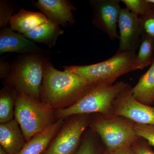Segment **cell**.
<instances>
[{
  "label": "cell",
  "instance_id": "6da1fadb",
  "mask_svg": "<svg viewBox=\"0 0 154 154\" xmlns=\"http://www.w3.org/2000/svg\"><path fill=\"white\" fill-rule=\"evenodd\" d=\"M96 84L69 71L59 70L48 60L45 68L40 98L42 103L52 109H61L76 102Z\"/></svg>",
  "mask_w": 154,
  "mask_h": 154
},
{
  "label": "cell",
  "instance_id": "7a4b0ae2",
  "mask_svg": "<svg viewBox=\"0 0 154 154\" xmlns=\"http://www.w3.org/2000/svg\"><path fill=\"white\" fill-rule=\"evenodd\" d=\"M128 85L123 81L116 83L105 81L97 83L73 104L59 109L57 116L59 119H64L72 115L94 113L111 115L115 99Z\"/></svg>",
  "mask_w": 154,
  "mask_h": 154
},
{
  "label": "cell",
  "instance_id": "3957f363",
  "mask_svg": "<svg viewBox=\"0 0 154 154\" xmlns=\"http://www.w3.org/2000/svg\"><path fill=\"white\" fill-rule=\"evenodd\" d=\"M45 54H22L12 64L6 85L39 101L45 68L48 59Z\"/></svg>",
  "mask_w": 154,
  "mask_h": 154
},
{
  "label": "cell",
  "instance_id": "277c9868",
  "mask_svg": "<svg viewBox=\"0 0 154 154\" xmlns=\"http://www.w3.org/2000/svg\"><path fill=\"white\" fill-rule=\"evenodd\" d=\"M64 70L79 75L88 82L98 83L105 81L115 82L119 77L140 69L134 51L119 52L98 63L88 65L64 66Z\"/></svg>",
  "mask_w": 154,
  "mask_h": 154
},
{
  "label": "cell",
  "instance_id": "5b68a950",
  "mask_svg": "<svg viewBox=\"0 0 154 154\" xmlns=\"http://www.w3.org/2000/svg\"><path fill=\"white\" fill-rule=\"evenodd\" d=\"M14 115L27 142L53 123L52 108L21 92L15 102Z\"/></svg>",
  "mask_w": 154,
  "mask_h": 154
},
{
  "label": "cell",
  "instance_id": "8992f818",
  "mask_svg": "<svg viewBox=\"0 0 154 154\" xmlns=\"http://www.w3.org/2000/svg\"><path fill=\"white\" fill-rule=\"evenodd\" d=\"M134 124L127 119L111 114L97 119L92 126L107 149L112 150L132 146L141 138L135 132Z\"/></svg>",
  "mask_w": 154,
  "mask_h": 154
},
{
  "label": "cell",
  "instance_id": "52a82bcc",
  "mask_svg": "<svg viewBox=\"0 0 154 154\" xmlns=\"http://www.w3.org/2000/svg\"><path fill=\"white\" fill-rule=\"evenodd\" d=\"M131 89L128 85L119 94L113 103L112 114L135 123L154 125V107L138 101L133 96Z\"/></svg>",
  "mask_w": 154,
  "mask_h": 154
},
{
  "label": "cell",
  "instance_id": "ba28073f",
  "mask_svg": "<svg viewBox=\"0 0 154 154\" xmlns=\"http://www.w3.org/2000/svg\"><path fill=\"white\" fill-rule=\"evenodd\" d=\"M119 0H91L92 23L112 41L119 39L117 31L122 8Z\"/></svg>",
  "mask_w": 154,
  "mask_h": 154
},
{
  "label": "cell",
  "instance_id": "9c48e42d",
  "mask_svg": "<svg viewBox=\"0 0 154 154\" xmlns=\"http://www.w3.org/2000/svg\"><path fill=\"white\" fill-rule=\"evenodd\" d=\"M88 119L80 115L63 127L43 154H72L88 126Z\"/></svg>",
  "mask_w": 154,
  "mask_h": 154
},
{
  "label": "cell",
  "instance_id": "30bf717a",
  "mask_svg": "<svg viewBox=\"0 0 154 154\" xmlns=\"http://www.w3.org/2000/svg\"><path fill=\"white\" fill-rule=\"evenodd\" d=\"M118 28L119 43L117 52H136L139 48L142 37L139 17L126 8H122Z\"/></svg>",
  "mask_w": 154,
  "mask_h": 154
},
{
  "label": "cell",
  "instance_id": "8fae6325",
  "mask_svg": "<svg viewBox=\"0 0 154 154\" xmlns=\"http://www.w3.org/2000/svg\"><path fill=\"white\" fill-rule=\"evenodd\" d=\"M32 5L45 15L48 20L64 27L74 24L75 6L67 0L33 1Z\"/></svg>",
  "mask_w": 154,
  "mask_h": 154
},
{
  "label": "cell",
  "instance_id": "7c38bea8",
  "mask_svg": "<svg viewBox=\"0 0 154 154\" xmlns=\"http://www.w3.org/2000/svg\"><path fill=\"white\" fill-rule=\"evenodd\" d=\"M11 52L22 54H47L45 50L38 47L34 42L26 38L23 34L12 30L10 27L1 28L0 54Z\"/></svg>",
  "mask_w": 154,
  "mask_h": 154
},
{
  "label": "cell",
  "instance_id": "4fadbf2b",
  "mask_svg": "<svg viewBox=\"0 0 154 154\" xmlns=\"http://www.w3.org/2000/svg\"><path fill=\"white\" fill-rule=\"evenodd\" d=\"M25 141L21 128L16 119L1 123L0 143L8 154H18L25 144Z\"/></svg>",
  "mask_w": 154,
  "mask_h": 154
},
{
  "label": "cell",
  "instance_id": "5bb4252c",
  "mask_svg": "<svg viewBox=\"0 0 154 154\" xmlns=\"http://www.w3.org/2000/svg\"><path fill=\"white\" fill-rule=\"evenodd\" d=\"M63 123L60 119L43 131L34 135L27 142L17 154H40L47 147Z\"/></svg>",
  "mask_w": 154,
  "mask_h": 154
},
{
  "label": "cell",
  "instance_id": "9a60e30c",
  "mask_svg": "<svg viewBox=\"0 0 154 154\" xmlns=\"http://www.w3.org/2000/svg\"><path fill=\"white\" fill-rule=\"evenodd\" d=\"M48 20V19L45 15L40 12L27 11L22 8L12 17L10 27L14 31L24 34Z\"/></svg>",
  "mask_w": 154,
  "mask_h": 154
},
{
  "label": "cell",
  "instance_id": "2e32d148",
  "mask_svg": "<svg viewBox=\"0 0 154 154\" xmlns=\"http://www.w3.org/2000/svg\"><path fill=\"white\" fill-rule=\"evenodd\" d=\"M63 33L60 26L48 20L23 35L34 42L43 43L51 48L56 44L59 36Z\"/></svg>",
  "mask_w": 154,
  "mask_h": 154
},
{
  "label": "cell",
  "instance_id": "e0dca14e",
  "mask_svg": "<svg viewBox=\"0 0 154 154\" xmlns=\"http://www.w3.org/2000/svg\"><path fill=\"white\" fill-rule=\"evenodd\" d=\"M133 96L139 102L151 106L154 103V61L131 89Z\"/></svg>",
  "mask_w": 154,
  "mask_h": 154
},
{
  "label": "cell",
  "instance_id": "ac0fdd59",
  "mask_svg": "<svg viewBox=\"0 0 154 154\" xmlns=\"http://www.w3.org/2000/svg\"><path fill=\"white\" fill-rule=\"evenodd\" d=\"M18 92L14 88L6 86L1 91L0 96V122H8L12 120L14 114V105Z\"/></svg>",
  "mask_w": 154,
  "mask_h": 154
},
{
  "label": "cell",
  "instance_id": "d6986e66",
  "mask_svg": "<svg viewBox=\"0 0 154 154\" xmlns=\"http://www.w3.org/2000/svg\"><path fill=\"white\" fill-rule=\"evenodd\" d=\"M139 50L137 54V60L140 69L152 64L154 51V44L151 39L142 36Z\"/></svg>",
  "mask_w": 154,
  "mask_h": 154
},
{
  "label": "cell",
  "instance_id": "ffe728a7",
  "mask_svg": "<svg viewBox=\"0 0 154 154\" xmlns=\"http://www.w3.org/2000/svg\"><path fill=\"white\" fill-rule=\"evenodd\" d=\"M139 19L142 36L149 38L154 44V5Z\"/></svg>",
  "mask_w": 154,
  "mask_h": 154
},
{
  "label": "cell",
  "instance_id": "44dd1931",
  "mask_svg": "<svg viewBox=\"0 0 154 154\" xmlns=\"http://www.w3.org/2000/svg\"><path fill=\"white\" fill-rule=\"evenodd\" d=\"M15 2L8 0L0 1V28L8 27L17 9Z\"/></svg>",
  "mask_w": 154,
  "mask_h": 154
},
{
  "label": "cell",
  "instance_id": "7402d4cb",
  "mask_svg": "<svg viewBox=\"0 0 154 154\" xmlns=\"http://www.w3.org/2000/svg\"><path fill=\"white\" fill-rule=\"evenodd\" d=\"M125 8L133 14L139 17L143 15L154 5L149 0H121Z\"/></svg>",
  "mask_w": 154,
  "mask_h": 154
},
{
  "label": "cell",
  "instance_id": "603a6c76",
  "mask_svg": "<svg viewBox=\"0 0 154 154\" xmlns=\"http://www.w3.org/2000/svg\"><path fill=\"white\" fill-rule=\"evenodd\" d=\"M134 129L139 137L144 139L154 147V125L135 123Z\"/></svg>",
  "mask_w": 154,
  "mask_h": 154
},
{
  "label": "cell",
  "instance_id": "cb8c5ba5",
  "mask_svg": "<svg viewBox=\"0 0 154 154\" xmlns=\"http://www.w3.org/2000/svg\"><path fill=\"white\" fill-rule=\"evenodd\" d=\"M138 141L131 146L136 154H154V152L146 144L138 142Z\"/></svg>",
  "mask_w": 154,
  "mask_h": 154
},
{
  "label": "cell",
  "instance_id": "d4e9b609",
  "mask_svg": "<svg viewBox=\"0 0 154 154\" xmlns=\"http://www.w3.org/2000/svg\"><path fill=\"white\" fill-rule=\"evenodd\" d=\"M77 154H96L94 143L91 139H87L83 143Z\"/></svg>",
  "mask_w": 154,
  "mask_h": 154
},
{
  "label": "cell",
  "instance_id": "484cf974",
  "mask_svg": "<svg viewBox=\"0 0 154 154\" xmlns=\"http://www.w3.org/2000/svg\"><path fill=\"white\" fill-rule=\"evenodd\" d=\"M12 70V64H10L7 61L1 58L0 60V77L1 79H7Z\"/></svg>",
  "mask_w": 154,
  "mask_h": 154
},
{
  "label": "cell",
  "instance_id": "4316f807",
  "mask_svg": "<svg viewBox=\"0 0 154 154\" xmlns=\"http://www.w3.org/2000/svg\"><path fill=\"white\" fill-rule=\"evenodd\" d=\"M104 154H136L132 146H127L115 150L107 149Z\"/></svg>",
  "mask_w": 154,
  "mask_h": 154
},
{
  "label": "cell",
  "instance_id": "83f0119b",
  "mask_svg": "<svg viewBox=\"0 0 154 154\" xmlns=\"http://www.w3.org/2000/svg\"><path fill=\"white\" fill-rule=\"evenodd\" d=\"M0 154H8L2 146L0 147Z\"/></svg>",
  "mask_w": 154,
  "mask_h": 154
},
{
  "label": "cell",
  "instance_id": "f1b7e54d",
  "mask_svg": "<svg viewBox=\"0 0 154 154\" xmlns=\"http://www.w3.org/2000/svg\"><path fill=\"white\" fill-rule=\"evenodd\" d=\"M149 2H150L154 5V0H149Z\"/></svg>",
  "mask_w": 154,
  "mask_h": 154
},
{
  "label": "cell",
  "instance_id": "f546056e",
  "mask_svg": "<svg viewBox=\"0 0 154 154\" xmlns=\"http://www.w3.org/2000/svg\"><path fill=\"white\" fill-rule=\"evenodd\" d=\"M153 105H154V104H153Z\"/></svg>",
  "mask_w": 154,
  "mask_h": 154
}]
</instances>
